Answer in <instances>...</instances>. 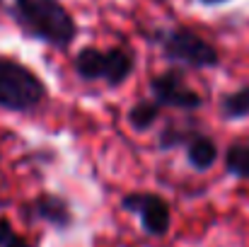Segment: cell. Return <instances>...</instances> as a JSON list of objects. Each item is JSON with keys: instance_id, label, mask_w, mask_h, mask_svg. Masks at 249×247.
Masks as SVG:
<instances>
[{"instance_id": "10", "label": "cell", "mask_w": 249, "mask_h": 247, "mask_svg": "<svg viewBox=\"0 0 249 247\" xmlns=\"http://www.w3.org/2000/svg\"><path fill=\"white\" fill-rule=\"evenodd\" d=\"M160 112H162V107L155 99H138L128 109L126 119H128V124H131V129L136 133H143V131H148V129L155 126V121L160 119Z\"/></svg>"}, {"instance_id": "4", "label": "cell", "mask_w": 249, "mask_h": 247, "mask_svg": "<svg viewBox=\"0 0 249 247\" xmlns=\"http://www.w3.org/2000/svg\"><path fill=\"white\" fill-rule=\"evenodd\" d=\"M158 44L165 58L174 63H184L189 68H215L220 63V54L213 44H208L201 34L186 27H172L158 32Z\"/></svg>"}, {"instance_id": "3", "label": "cell", "mask_w": 249, "mask_h": 247, "mask_svg": "<svg viewBox=\"0 0 249 247\" xmlns=\"http://www.w3.org/2000/svg\"><path fill=\"white\" fill-rule=\"evenodd\" d=\"M73 68H75L78 78H83L87 82L104 80L109 87H119L133 73V54L124 46H114L107 51L94 49V46H85L78 51Z\"/></svg>"}, {"instance_id": "2", "label": "cell", "mask_w": 249, "mask_h": 247, "mask_svg": "<svg viewBox=\"0 0 249 247\" xmlns=\"http://www.w3.org/2000/svg\"><path fill=\"white\" fill-rule=\"evenodd\" d=\"M46 99V85L27 66L0 56V109L32 112Z\"/></svg>"}, {"instance_id": "7", "label": "cell", "mask_w": 249, "mask_h": 247, "mask_svg": "<svg viewBox=\"0 0 249 247\" xmlns=\"http://www.w3.org/2000/svg\"><path fill=\"white\" fill-rule=\"evenodd\" d=\"M22 213L29 216V218H39L44 223H49L51 228L66 233L71 226H73V211H71V204L58 196V194H51V191H41L36 199H32L29 204L22 206Z\"/></svg>"}, {"instance_id": "9", "label": "cell", "mask_w": 249, "mask_h": 247, "mask_svg": "<svg viewBox=\"0 0 249 247\" xmlns=\"http://www.w3.org/2000/svg\"><path fill=\"white\" fill-rule=\"evenodd\" d=\"M218 114L225 121H240L249 116V85H242L232 92H225L218 99Z\"/></svg>"}, {"instance_id": "14", "label": "cell", "mask_w": 249, "mask_h": 247, "mask_svg": "<svg viewBox=\"0 0 249 247\" xmlns=\"http://www.w3.org/2000/svg\"><path fill=\"white\" fill-rule=\"evenodd\" d=\"M198 2H203V5H220V2H228V0H198Z\"/></svg>"}, {"instance_id": "15", "label": "cell", "mask_w": 249, "mask_h": 247, "mask_svg": "<svg viewBox=\"0 0 249 247\" xmlns=\"http://www.w3.org/2000/svg\"><path fill=\"white\" fill-rule=\"evenodd\" d=\"M0 5H2V0H0Z\"/></svg>"}, {"instance_id": "11", "label": "cell", "mask_w": 249, "mask_h": 247, "mask_svg": "<svg viewBox=\"0 0 249 247\" xmlns=\"http://www.w3.org/2000/svg\"><path fill=\"white\" fill-rule=\"evenodd\" d=\"M225 170L237 177L249 179V143H232L225 151Z\"/></svg>"}, {"instance_id": "13", "label": "cell", "mask_w": 249, "mask_h": 247, "mask_svg": "<svg viewBox=\"0 0 249 247\" xmlns=\"http://www.w3.org/2000/svg\"><path fill=\"white\" fill-rule=\"evenodd\" d=\"M0 247H32L22 235H17L7 216H0Z\"/></svg>"}, {"instance_id": "12", "label": "cell", "mask_w": 249, "mask_h": 247, "mask_svg": "<svg viewBox=\"0 0 249 247\" xmlns=\"http://www.w3.org/2000/svg\"><path fill=\"white\" fill-rule=\"evenodd\" d=\"M198 131L194 129H184V126H167L165 131H160V138H158V148L167 153V151H174L179 146H189V141L196 136Z\"/></svg>"}, {"instance_id": "8", "label": "cell", "mask_w": 249, "mask_h": 247, "mask_svg": "<svg viewBox=\"0 0 249 247\" xmlns=\"http://www.w3.org/2000/svg\"><path fill=\"white\" fill-rule=\"evenodd\" d=\"M186 160L189 165L196 170V172H206V170H211L215 160H218V146L213 143V138L211 136H206V133H196L191 141H189V146H186Z\"/></svg>"}, {"instance_id": "1", "label": "cell", "mask_w": 249, "mask_h": 247, "mask_svg": "<svg viewBox=\"0 0 249 247\" xmlns=\"http://www.w3.org/2000/svg\"><path fill=\"white\" fill-rule=\"evenodd\" d=\"M12 17L34 39H41L56 49L71 46L78 34L73 15L56 0H15Z\"/></svg>"}, {"instance_id": "6", "label": "cell", "mask_w": 249, "mask_h": 247, "mask_svg": "<svg viewBox=\"0 0 249 247\" xmlns=\"http://www.w3.org/2000/svg\"><path fill=\"white\" fill-rule=\"evenodd\" d=\"M150 95L160 107L169 109H181V112H194L203 104L201 92L189 87L184 80L181 71H165L160 76L150 78Z\"/></svg>"}, {"instance_id": "5", "label": "cell", "mask_w": 249, "mask_h": 247, "mask_svg": "<svg viewBox=\"0 0 249 247\" xmlns=\"http://www.w3.org/2000/svg\"><path fill=\"white\" fill-rule=\"evenodd\" d=\"M121 209L128 213H136L141 218L143 230L150 238H162L167 235L172 226V211L165 196L153 194V191H128L121 196Z\"/></svg>"}]
</instances>
